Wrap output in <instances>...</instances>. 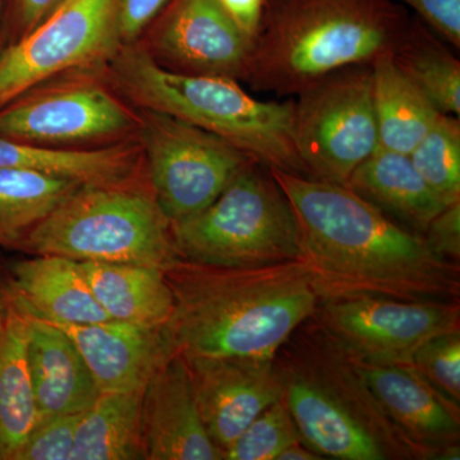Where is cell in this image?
Instances as JSON below:
<instances>
[{"label":"cell","instance_id":"6da1fadb","mask_svg":"<svg viewBox=\"0 0 460 460\" xmlns=\"http://www.w3.org/2000/svg\"><path fill=\"white\" fill-rule=\"evenodd\" d=\"M270 172L292 206L320 302H458V262L436 255L422 234L402 228L349 187Z\"/></svg>","mask_w":460,"mask_h":460},{"label":"cell","instance_id":"7a4b0ae2","mask_svg":"<svg viewBox=\"0 0 460 460\" xmlns=\"http://www.w3.org/2000/svg\"><path fill=\"white\" fill-rule=\"evenodd\" d=\"M164 274L174 307L163 330L186 359H274L320 304L304 260L224 268L177 259Z\"/></svg>","mask_w":460,"mask_h":460},{"label":"cell","instance_id":"3957f363","mask_svg":"<svg viewBox=\"0 0 460 460\" xmlns=\"http://www.w3.org/2000/svg\"><path fill=\"white\" fill-rule=\"evenodd\" d=\"M411 18L394 0H265L243 81L298 95L332 72L392 54Z\"/></svg>","mask_w":460,"mask_h":460},{"label":"cell","instance_id":"277c9868","mask_svg":"<svg viewBox=\"0 0 460 460\" xmlns=\"http://www.w3.org/2000/svg\"><path fill=\"white\" fill-rule=\"evenodd\" d=\"M105 75L128 104L219 136L268 168L308 177L293 146V100L262 102L232 78L169 71L138 42L123 44Z\"/></svg>","mask_w":460,"mask_h":460},{"label":"cell","instance_id":"5b68a950","mask_svg":"<svg viewBox=\"0 0 460 460\" xmlns=\"http://www.w3.org/2000/svg\"><path fill=\"white\" fill-rule=\"evenodd\" d=\"M17 250L33 256L162 269L180 259L171 222L157 205L147 174L123 183L81 186L39 223Z\"/></svg>","mask_w":460,"mask_h":460},{"label":"cell","instance_id":"8992f818","mask_svg":"<svg viewBox=\"0 0 460 460\" xmlns=\"http://www.w3.org/2000/svg\"><path fill=\"white\" fill-rule=\"evenodd\" d=\"M180 259L224 268L304 260L292 206L260 162L244 166L199 213L171 223Z\"/></svg>","mask_w":460,"mask_h":460},{"label":"cell","instance_id":"52a82bcc","mask_svg":"<svg viewBox=\"0 0 460 460\" xmlns=\"http://www.w3.org/2000/svg\"><path fill=\"white\" fill-rule=\"evenodd\" d=\"M105 68L66 72L12 100L0 109V136L59 148L102 147L136 137L137 111L113 89Z\"/></svg>","mask_w":460,"mask_h":460},{"label":"cell","instance_id":"ba28073f","mask_svg":"<svg viewBox=\"0 0 460 460\" xmlns=\"http://www.w3.org/2000/svg\"><path fill=\"white\" fill-rule=\"evenodd\" d=\"M293 100V146L308 177L347 186L378 147L371 65L339 69Z\"/></svg>","mask_w":460,"mask_h":460},{"label":"cell","instance_id":"9c48e42d","mask_svg":"<svg viewBox=\"0 0 460 460\" xmlns=\"http://www.w3.org/2000/svg\"><path fill=\"white\" fill-rule=\"evenodd\" d=\"M136 138L148 183L171 223L204 210L244 166L259 162L219 136L180 118L147 109L136 108Z\"/></svg>","mask_w":460,"mask_h":460},{"label":"cell","instance_id":"30bf717a","mask_svg":"<svg viewBox=\"0 0 460 460\" xmlns=\"http://www.w3.org/2000/svg\"><path fill=\"white\" fill-rule=\"evenodd\" d=\"M120 0H63L0 53V109L50 78L105 68L122 47Z\"/></svg>","mask_w":460,"mask_h":460},{"label":"cell","instance_id":"8fae6325","mask_svg":"<svg viewBox=\"0 0 460 460\" xmlns=\"http://www.w3.org/2000/svg\"><path fill=\"white\" fill-rule=\"evenodd\" d=\"M323 304V323L356 363L410 365L429 339L459 330L458 302L362 296Z\"/></svg>","mask_w":460,"mask_h":460},{"label":"cell","instance_id":"7c38bea8","mask_svg":"<svg viewBox=\"0 0 460 460\" xmlns=\"http://www.w3.org/2000/svg\"><path fill=\"white\" fill-rule=\"evenodd\" d=\"M148 27L142 47L169 71L243 81L253 41L217 0H171Z\"/></svg>","mask_w":460,"mask_h":460},{"label":"cell","instance_id":"4fadbf2b","mask_svg":"<svg viewBox=\"0 0 460 460\" xmlns=\"http://www.w3.org/2000/svg\"><path fill=\"white\" fill-rule=\"evenodd\" d=\"M186 361L205 428L223 453L286 392L272 359L195 357Z\"/></svg>","mask_w":460,"mask_h":460},{"label":"cell","instance_id":"5bb4252c","mask_svg":"<svg viewBox=\"0 0 460 460\" xmlns=\"http://www.w3.org/2000/svg\"><path fill=\"white\" fill-rule=\"evenodd\" d=\"M146 460H223L199 413L189 363L172 354L142 393Z\"/></svg>","mask_w":460,"mask_h":460},{"label":"cell","instance_id":"9a60e30c","mask_svg":"<svg viewBox=\"0 0 460 460\" xmlns=\"http://www.w3.org/2000/svg\"><path fill=\"white\" fill-rule=\"evenodd\" d=\"M58 328L83 354L102 394L144 392L157 368L174 354L163 328L117 320Z\"/></svg>","mask_w":460,"mask_h":460},{"label":"cell","instance_id":"2e32d148","mask_svg":"<svg viewBox=\"0 0 460 460\" xmlns=\"http://www.w3.org/2000/svg\"><path fill=\"white\" fill-rule=\"evenodd\" d=\"M366 390L411 444L441 447L444 456L459 438V407L447 402L405 365L357 363Z\"/></svg>","mask_w":460,"mask_h":460},{"label":"cell","instance_id":"e0dca14e","mask_svg":"<svg viewBox=\"0 0 460 460\" xmlns=\"http://www.w3.org/2000/svg\"><path fill=\"white\" fill-rule=\"evenodd\" d=\"M2 293L21 314L57 326L111 320L91 292L80 263L68 257L36 255L14 263Z\"/></svg>","mask_w":460,"mask_h":460},{"label":"cell","instance_id":"ac0fdd59","mask_svg":"<svg viewBox=\"0 0 460 460\" xmlns=\"http://www.w3.org/2000/svg\"><path fill=\"white\" fill-rule=\"evenodd\" d=\"M26 363L36 422L83 413L102 394L74 341L53 323L26 316Z\"/></svg>","mask_w":460,"mask_h":460},{"label":"cell","instance_id":"d6986e66","mask_svg":"<svg viewBox=\"0 0 460 460\" xmlns=\"http://www.w3.org/2000/svg\"><path fill=\"white\" fill-rule=\"evenodd\" d=\"M284 399L302 441L320 456L341 460H381L386 453L361 420L319 384L284 377Z\"/></svg>","mask_w":460,"mask_h":460},{"label":"cell","instance_id":"ffe728a7","mask_svg":"<svg viewBox=\"0 0 460 460\" xmlns=\"http://www.w3.org/2000/svg\"><path fill=\"white\" fill-rule=\"evenodd\" d=\"M0 169H26L58 175L84 186L123 183L146 175L137 138L108 146L59 148L0 136Z\"/></svg>","mask_w":460,"mask_h":460},{"label":"cell","instance_id":"44dd1931","mask_svg":"<svg viewBox=\"0 0 460 460\" xmlns=\"http://www.w3.org/2000/svg\"><path fill=\"white\" fill-rule=\"evenodd\" d=\"M347 187L402 228L422 234L445 205L410 155L378 146L350 175Z\"/></svg>","mask_w":460,"mask_h":460},{"label":"cell","instance_id":"7402d4cb","mask_svg":"<svg viewBox=\"0 0 460 460\" xmlns=\"http://www.w3.org/2000/svg\"><path fill=\"white\" fill-rule=\"evenodd\" d=\"M91 292L111 320L162 329L174 298L164 269L138 263L78 261Z\"/></svg>","mask_w":460,"mask_h":460},{"label":"cell","instance_id":"603a6c76","mask_svg":"<svg viewBox=\"0 0 460 460\" xmlns=\"http://www.w3.org/2000/svg\"><path fill=\"white\" fill-rule=\"evenodd\" d=\"M378 146L410 155L440 111L399 71L392 54L371 63Z\"/></svg>","mask_w":460,"mask_h":460},{"label":"cell","instance_id":"cb8c5ba5","mask_svg":"<svg viewBox=\"0 0 460 460\" xmlns=\"http://www.w3.org/2000/svg\"><path fill=\"white\" fill-rule=\"evenodd\" d=\"M142 393H102L81 413L71 460H145Z\"/></svg>","mask_w":460,"mask_h":460},{"label":"cell","instance_id":"d4e9b609","mask_svg":"<svg viewBox=\"0 0 460 460\" xmlns=\"http://www.w3.org/2000/svg\"><path fill=\"white\" fill-rule=\"evenodd\" d=\"M5 302L0 332V460H12L35 426L38 413L27 371L26 316Z\"/></svg>","mask_w":460,"mask_h":460},{"label":"cell","instance_id":"484cf974","mask_svg":"<svg viewBox=\"0 0 460 460\" xmlns=\"http://www.w3.org/2000/svg\"><path fill=\"white\" fill-rule=\"evenodd\" d=\"M393 62L441 114H460V62L419 18H411Z\"/></svg>","mask_w":460,"mask_h":460},{"label":"cell","instance_id":"4316f807","mask_svg":"<svg viewBox=\"0 0 460 460\" xmlns=\"http://www.w3.org/2000/svg\"><path fill=\"white\" fill-rule=\"evenodd\" d=\"M84 184L26 169H0V246L18 248L39 223Z\"/></svg>","mask_w":460,"mask_h":460},{"label":"cell","instance_id":"83f0119b","mask_svg":"<svg viewBox=\"0 0 460 460\" xmlns=\"http://www.w3.org/2000/svg\"><path fill=\"white\" fill-rule=\"evenodd\" d=\"M410 157L420 177L445 205L460 201L459 117L438 115Z\"/></svg>","mask_w":460,"mask_h":460},{"label":"cell","instance_id":"f1b7e54d","mask_svg":"<svg viewBox=\"0 0 460 460\" xmlns=\"http://www.w3.org/2000/svg\"><path fill=\"white\" fill-rule=\"evenodd\" d=\"M302 441L286 399H280L253 420L228 449L226 460H277L289 445Z\"/></svg>","mask_w":460,"mask_h":460},{"label":"cell","instance_id":"f546056e","mask_svg":"<svg viewBox=\"0 0 460 460\" xmlns=\"http://www.w3.org/2000/svg\"><path fill=\"white\" fill-rule=\"evenodd\" d=\"M413 368L429 386L447 402L459 407L460 402V332H445L429 339L411 354Z\"/></svg>","mask_w":460,"mask_h":460},{"label":"cell","instance_id":"4dcf8cb0","mask_svg":"<svg viewBox=\"0 0 460 460\" xmlns=\"http://www.w3.org/2000/svg\"><path fill=\"white\" fill-rule=\"evenodd\" d=\"M80 417L69 413L39 420L12 460H71Z\"/></svg>","mask_w":460,"mask_h":460},{"label":"cell","instance_id":"1f68e13d","mask_svg":"<svg viewBox=\"0 0 460 460\" xmlns=\"http://www.w3.org/2000/svg\"><path fill=\"white\" fill-rule=\"evenodd\" d=\"M411 8L441 40L460 48V0H394Z\"/></svg>","mask_w":460,"mask_h":460},{"label":"cell","instance_id":"d6a6232c","mask_svg":"<svg viewBox=\"0 0 460 460\" xmlns=\"http://www.w3.org/2000/svg\"><path fill=\"white\" fill-rule=\"evenodd\" d=\"M423 237L436 255L449 261L459 262L460 257V201L447 205L429 224Z\"/></svg>","mask_w":460,"mask_h":460},{"label":"cell","instance_id":"836d02e7","mask_svg":"<svg viewBox=\"0 0 460 460\" xmlns=\"http://www.w3.org/2000/svg\"><path fill=\"white\" fill-rule=\"evenodd\" d=\"M171 0H120L119 32L123 44L137 42Z\"/></svg>","mask_w":460,"mask_h":460},{"label":"cell","instance_id":"e575fe53","mask_svg":"<svg viewBox=\"0 0 460 460\" xmlns=\"http://www.w3.org/2000/svg\"><path fill=\"white\" fill-rule=\"evenodd\" d=\"M63 0H12L9 13V44L39 25ZM8 44V45H9Z\"/></svg>","mask_w":460,"mask_h":460},{"label":"cell","instance_id":"d590c367","mask_svg":"<svg viewBox=\"0 0 460 460\" xmlns=\"http://www.w3.org/2000/svg\"><path fill=\"white\" fill-rule=\"evenodd\" d=\"M224 11L251 40L255 39L265 0H217Z\"/></svg>","mask_w":460,"mask_h":460},{"label":"cell","instance_id":"8d00e7d4","mask_svg":"<svg viewBox=\"0 0 460 460\" xmlns=\"http://www.w3.org/2000/svg\"><path fill=\"white\" fill-rule=\"evenodd\" d=\"M304 441H298V443H295L289 445V447H286L279 454L277 460H320L323 459V456L314 450L307 449V447H305Z\"/></svg>","mask_w":460,"mask_h":460},{"label":"cell","instance_id":"74e56055","mask_svg":"<svg viewBox=\"0 0 460 460\" xmlns=\"http://www.w3.org/2000/svg\"><path fill=\"white\" fill-rule=\"evenodd\" d=\"M5 313H7V302H5L4 296L0 292V332H2L3 326H4Z\"/></svg>","mask_w":460,"mask_h":460},{"label":"cell","instance_id":"f35d334b","mask_svg":"<svg viewBox=\"0 0 460 460\" xmlns=\"http://www.w3.org/2000/svg\"><path fill=\"white\" fill-rule=\"evenodd\" d=\"M3 7H4V0H0V53L4 49L3 47Z\"/></svg>","mask_w":460,"mask_h":460}]
</instances>
